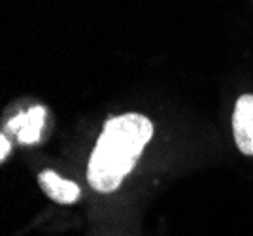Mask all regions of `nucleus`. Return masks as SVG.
Returning a JSON list of instances; mask_svg holds the SVG:
<instances>
[{
  "instance_id": "f257e3e1",
  "label": "nucleus",
  "mask_w": 253,
  "mask_h": 236,
  "mask_svg": "<svg viewBox=\"0 0 253 236\" xmlns=\"http://www.w3.org/2000/svg\"><path fill=\"white\" fill-rule=\"evenodd\" d=\"M151 136L153 125L146 116L125 114L110 119L89 159L87 180L91 187L98 193L116 191Z\"/></svg>"
},
{
  "instance_id": "f03ea898",
  "label": "nucleus",
  "mask_w": 253,
  "mask_h": 236,
  "mask_svg": "<svg viewBox=\"0 0 253 236\" xmlns=\"http://www.w3.org/2000/svg\"><path fill=\"white\" fill-rule=\"evenodd\" d=\"M232 132L238 150L253 155V95L238 98L232 116Z\"/></svg>"
},
{
  "instance_id": "7ed1b4c3",
  "label": "nucleus",
  "mask_w": 253,
  "mask_h": 236,
  "mask_svg": "<svg viewBox=\"0 0 253 236\" xmlns=\"http://www.w3.org/2000/svg\"><path fill=\"white\" fill-rule=\"evenodd\" d=\"M43 123H45V108L32 106L29 112L19 114L11 119L6 130L15 132L21 144H36L42 134Z\"/></svg>"
},
{
  "instance_id": "20e7f679",
  "label": "nucleus",
  "mask_w": 253,
  "mask_h": 236,
  "mask_svg": "<svg viewBox=\"0 0 253 236\" xmlns=\"http://www.w3.org/2000/svg\"><path fill=\"white\" fill-rule=\"evenodd\" d=\"M38 183H40L43 193L59 204H74L82 195L78 183L64 180L53 170H43L38 176Z\"/></svg>"
},
{
  "instance_id": "39448f33",
  "label": "nucleus",
  "mask_w": 253,
  "mask_h": 236,
  "mask_svg": "<svg viewBox=\"0 0 253 236\" xmlns=\"http://www.w3.org/2000/svg\"><path fill=\"white\" fill-rule=\"evenodd\" d=\"M11 146H10V140L6 138V134L0 136V161H6L8 153H10Z\"/></svg>"
}]
</instances>
